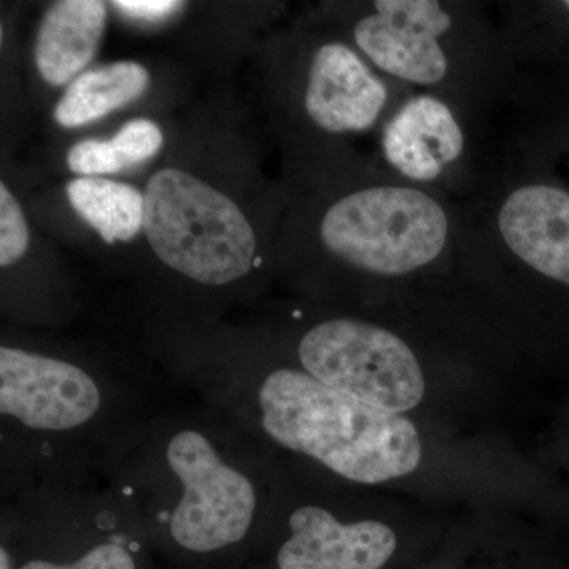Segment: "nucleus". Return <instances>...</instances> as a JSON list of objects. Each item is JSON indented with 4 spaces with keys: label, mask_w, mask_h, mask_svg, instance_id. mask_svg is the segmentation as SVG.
Instances as JSON below:
<instances>
[{
    "label": "nucleus",
    "mask_w": 569,
    "mask_h": 569,
    "mask_svg": "<svg viewBox=\"0 0 569 569\" xmlns=\"http://www.w3.org/2000/svg\"><path fill=\"white\" fill-rule=\"evenodd\" d=\"M481 126L443 97L411 91L378 130L373 157L402 181L462 201L492 162L481 159Z\"/></svg>",
    "instance_id": "0eeeda50"
},
{
    "label": "nucleus",
    "mask_w": 569,
    "mask_h": 569,
    "mask_svg": "<svg viewBox=\"0 0 569 569\" xmlns=\"http://www.w3.org/2000/svg\"><path fill=\"white\" fill-rule=\"evenodd\" d=\"M108 141L116 160L126 171L156 159L162 152L164 134L152 119L133 118L123 122Z\"/></svg>",
    "instance_id": "4468645a"
},
{
    "label": "nucleus",
    "mask_w": 569,
    "mask_h": 569,
    "mask_svg": "<svg viewBox=\"0 0 569 569\" xmlns=\"http://www.w3.org/2000/svg\"><path fill=\"white\" fill-rule=\"evenodd\" d=\"M110 6L102 0H58L41 17L33 40L40 80L63 88L86 70L102 44Z\"/></svg>",
    "instance_id": "9b49d317"
},
{
    "label": "nucleus",
    "mask_w": 569,
    "mask_h": 569,
    "mask_svg": "<svg viewBox=\"0 0 569 569\" xmlns=\"http://www.w3.org/2000/svg\"><path fill=\"white\" fill-rule=\"evenodd\" d=\"M73 212L104 244H129L144 231V190L111 178H77L66 183Z\"/></svg>",
    "instance_id": "ddd939ff"
},
{
    "label": "nucleus",
    "mask_w": 569,
    "mask_h": 569,
    "mask_svg": "<svg viewBox=\"0 0 569 569\" xmlns=\"http://www.w3.org/2000/svg\"><path fill=\"white\" fill-rule=\"evenodd\" d=\"M21 569H137L132 553L116 542L96 546L73 563L58 565L47 560H31Z\"/></svg>",
    "instance_id": "dca6fc26"
},
{
    "label": "nucleus",
    "mask_w": 569,
    "mask_h": 569,
    "mask_svg": "<svg viewBox=\"0 0 569 569\" xmlns=\"http://www.w3.org/2000/svg\"><path fill=\"white\" fill-rule=\"evenodd\" d=\"M561 3H563L565 9H567V11L569 13V0H565V2H561Z\"/></svg>",
    "instance_id": "6ab92c4d"
},
{
    "label": "nucleus",
    "mask_w": 569,
    "mask_h": 569,
    "mask_svg": "<svg viewBox=\"0 0 569 569\" xmlns=\"http://www.w3.org/2000/svg\"><path fill=\"white\" fill-rule=\"evenodd\" d=\"M31 249V227L17 194L0 182V268L20 263Z\"/></svg>",
    "instance_id": "2eb2a0df"
},
{
    "label": "nucleus",
    "mask_w": 569,
    "mask_h": 569,
    "mask_svg": "<svg viewBox=\"0 0 569 569\" xmlns=\"http://www.w3.org/2000/svg\"><path fill=\"white\" fill-rule=\"evenodd\" d=\"M164 455L182 490L170 516L174 541L204 553L244 539L258 507L252 479L230 466L201 430L174 433Z\"/></svg>",
    "instance_id": "6e6552de"
},
{
    "label": "nucleus",
    "mask_w": 569,
    "mask_h": 569,
    "mask_svg": "<svg viewBox=\"0 0 569 569\" xmlns=\"http://www.w3.org/2000/svg\"><path fill=\"white\" fill-rule=\"evenodd\" d=\"M277 253L361 283H402L459 266V201L411 186L359 152L290 162Z\"/></svg>",
    "instance_id": "f257e3e1"
},
{
    "label": "nucleus",
    "mask_w": 569,
    "mask_h": 569,
    "mask_svg": "<svg viewBox=\"0 0 569 569\" xmlns=\"http://www.w3.org/2000/svg\"><path fill=\"white\" fill-rule=\"evenodd\" d=\"M144 234L164 268L193 284L230 287L260 264V228L230 193L186 168L163 167L144 187Z\"/></svg>",
    "instance_id": "39448f33"
},
{
    "label": "nucleus",
    "mask_w": 569,
    "mask_h": 569,
    "mask_svg": "<svg viewBox=\"0 0 569 569\" xmlns=\"http://www.w3.org/2000/svg\"><path fill=\"white\" fill-rule=\"evenodd\" d=\"M325 11L317 22L408 91L443 97L479 123L511 104L515 71L490 3L367 0Z\"/></svg>",
    "instance_id": "f03ea898"
},
{
    "label": "nucleus",
    "mask_w": 569,
    "mask_h": 569,
    "mask_svg": "<svg viewBox=\"0 0 569 569\" xmlns=\"http://www.w3.org/2000/svg\"><path fill=\"white\" fill-rule=\"evenodd\" d=\"M151 82L149 70L137 61L91 67L63 89L52 118L66 130L92 126L138 102Z\"/></svg>",
    "instance_id": "f8f14e48"
},
{
    "label": "nucleus",
    "mask_w": 569,
    "mask_h": 569,
    "mask_svg": "<svg viewBox=\"0 0 569 569\" xmlns=\"http://www.w3.org/2000/svg\"><path fill=\"white\" fill-rule=\"evenodd\" d=\"M288 526L291 537L277 553L280 569H380L397 548L387 523H342L320 507L296 509Z\"/></svg>",
    "instance_id": "9d476101"
},
{
    "label": "nucleus",
    "mask_w": 569,
    "mask_h": 569,
    "mask_svg": "<svg viewBox=\"0 0 569 569\" xmlns=\"http://www.w3.org/2000/svg\"><path fill=\"white\" fill-rule=\"evenodd\" d=\"M0 569H11L10 556L6 548L0 550Z\"/></svg>",
    "instance_id": "a211bd4d"
},
{
    "label": "nucleus",
    "mask_w": 569,
    "mask_h": 569,
    "mask_svg": "<svg viewBox=\"0 0 569 569\" xmlns=\"http://www.w3.org/2000/svg\"><path fill=\"white\" fill-rule=\"evenodd\" d=\"M257 399L266 436L350 481L380 485L421 463V438L410 419L340 395L306 370H272Z\"/></svg>",
    "instance_id": "7ed1b4c3"
},
{
    "label": "nucleus",
    "mask_w": 569,
    "mask_h": 569,
    "mask_svg": "<svg viewBox=\"0 0 569 569\" xmlns=\"http://www.w3.org/2000/svg\"><path fill=\"white\" fill-rule=\"evenodd\" d=\"M280 67L290 162L356 152L348 140L377 137L397 103L411 92L378 73L350 41L321 26L284 41Z\"/></svg>",
    "instance_id": "20e7f679"
},
{
    "label": "nucleus",
    "mask_w": 569,
    "mask_h": 569,
    "mask_svg": "<svg viewBox=\"0 0 569 569\" xmlns=\"http://www.w3.org/2000/svg\"><path fill=\"white\" fill-rule=\"evenodd\" d=\"M103 406L96 378L56 356L0 347V413L36 432H70L89 425Z\"/></svg>",
    "instance_id": "1a4fd4ad"
},
{
    "label": "nucleus",
    "mask_w": 569,
    "mask_h": 569,
    "mask_svg": "<svg viewBox=\"0 0 569 569\" xmlns=\"http://www.w3.org/2000/svg\"><path fill=\"white\" fill-rule=\"evenodd\" d=\"M296 355L320 383L385 413H406L425 397L426 377L413 347L377 321L325 318L302 332Z\"/></svg>",
    "instance_id": "423d86ee"
},
{
    "label": "nucleus",
    "mask_w": 569,
    "mask_h": 569,
    "mask_svg": "<svg viewBox=\"0 0 569 569\" xmlns=\"http://www.w3.org/2000/svg\"><path fill=\"white\" fill-rule=\"evenodd\" d=\"M108 6L126 20L138 22V24L156 26L170 21L186 7V3L174 2V0H116Z\"/></svg>",
    "instance_id": "f3484780"
}]
</instances>
